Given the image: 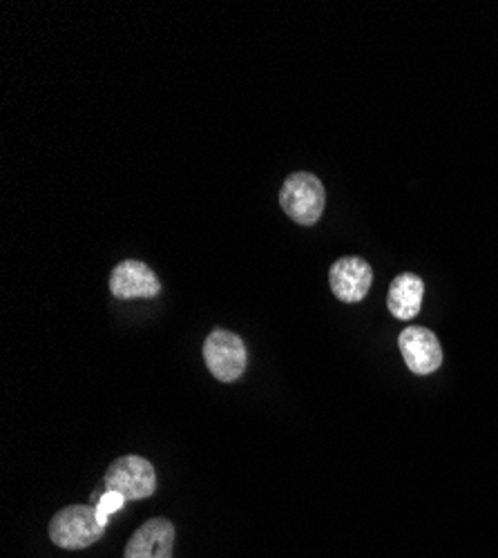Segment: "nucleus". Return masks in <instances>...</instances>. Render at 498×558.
<instances>
[{"instance_id": "obj_5", "label": "nucleus", "mask_w": 498, "mask_h": 558, "mask_svg": "<svg viewBox=\"0 0 498 558\" xmlns=\"http://www.w3.org/2000/svg\"><path fill=\"white\" fill-rule=\"evenodd\" d=\"M398 347L406 368L416 376H429L442 364V347L438 338L425 327L404 329L398 338Z\"/></svg>"}, {"instance_id": "obj_8", "label": "nucleus", "mask_w": 498, "mask_h": 558, "mask_svg": "<svg viewBox=\"0 0 498 558\" xmlns=\"http://www.w3.org/2000/svg\"><path fill=\"white\" fill-rule=\"evenodd\" d=\"M174 536L168 519H150L130 536L123 558H172Z\"/></svg>"}, {"instance_id": "obj_6", "label": "nucleus", "mask_w": 498, "mask_h": 558, "mask_svg": "<svg viewBox=\"0 0 498 558\" xmlns=\"http://www.w3.org/2000/svg\"><path fill=\"white\" fill-rule=\"evenodd\" d=\"M374 282V270L362 257H342L329 270L331 291L340 302L355 304L365 300Z\"/></svg>"}, {"instance_id": "obj_3", "label": "nucleus", "mask_w": 498, "mask_h": 558, "mask_svg": "<svg viewBox=\"0 0 498 558\" xmlns=\"http://www.w3.org/2000/svg\"><path fill=\"white\" fill-rule=\"evenodd\" d=\"M104 485L125 500H144L157 492V472L142 456H121L108 468Z\"/></svg>"}, {"instance_id": "obj_10", "label": "nucleus", "mask_w": 498, "mask_h": 558, "mask_svg": "<svg viewBox=\"0 0 498 558\" xmlns=\"http://www.w3.org/2000/svg\"><path fill=\"white\" fill-rule=\"evenodd\" d=\"M123 505H125V498H123L121 494H117V492H104L101 498H99V502L95 505V507H97V519H99V523L106 527L108 521H110V517L114 514V511H119Z\"/></svg>"}, {"instance_id": "obj_1", "label": "nucleus", "mask_w": 498, "mask_h": 558, "mask_svg": "<svg viewBox=\"0 0 498 558\" xmlns=\"http://www.w3.org/2000/svg\"><path fill=\"white\" fill-rule=\"evenodd\" d=\"M95 505L63 507L50 521V541L63 549H85L104 536Z\"/></svg>"}, {"instance_id": "obj_4", "label": "nucleus", "mask_w": 498, "mask_h": 558, "mask_svg": "<svg viewBox=\"0 0 498 558\" xmlns=\"http://www.w3.org/2000/svg\"><path fill=\"white\" fill-rule=\"evenodd\" d=\"M204 360L219 383H235L246 371L248 353L238 333L217 329L204 342Z\"/></svg>"}, {"instance_id": "obj_2", "label": "nucleus", "mask_w": 498, "mask_h": 558, "mask_svg": "<svg viewBox=\"0 0 498 558\" xmlns=\"http://www.w3.org/2000/svg\"><path fill=\"white\" fill-rule=\"evenodd\" d=\"M325 202V185L315 174L293 172L291 177H287L280 193V204L293 221L302 226H313L323 217Z\"/></svg>"}, {"instance_id": "obj_7", "label": "nucleus", "mask_w": 498, "mask_h": 558, "mask_svg": "<svg viewBox=\"0 0 498 558\" xmlns=\"http://www.w3.org/2000/svg\"><path fill=\"white\" fill-rule=\"evenodd\" d=\"M110 291L119 300L157 298L161 293V284L144 262L125 259L110 272Z\"/></svg>"}, {"instance_id": "obj_9", "label": "nucleus", "mask_w": 498, "mask_h": 558, "mask_svg": "<svg viewBox=\"0 0 498 558\" xmlns=\"http://www.w3.org/2000/svg\"><path fill=\"white\" fill-rule=\"evenodd\" d=\"M423 298H425V282H423V279L414 272H402L393 279L391 287H389L387 306H389L393 317L406 322V319H412L421 313Z\"/></svg>"}]
</instances>
